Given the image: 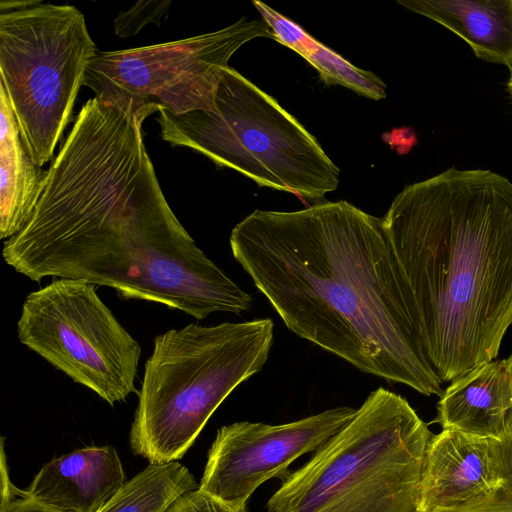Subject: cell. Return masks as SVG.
Here are the masks:
<instances>
[{"label":"cell","instance_id":"6da1fadb","mask_svg":"<svg viewBox=\"0 0 512 512\" xmlns=\"http://www.w3.org/2000/svg\"><path fill=\"white\" fill-rule=\"evenodd\" d=\"M159 111L86 101L3 258L32 281L84 280L197 320L246 312L253 297L196 245L163 194L142 131Z\"/></svg>","mask_w":512,"mask_h":512},{"label":"cell","instance_id":"7a4b0ae2","mask_svg":"<svg viewBox=\"0 0 512 512\" xmlns=\"http://www.w3.org/2000/svg\"><path fill=\"white\" fill-rule=\"evenodd\" d=\"M229 244L292 333L363 373L443 394L382 218L345 200L256 209L234 226Z\"/></svg>","mask_w":512,"mask_h":512},{"label":"cell","instance_id":"3957f363","mask_svg":"<svg viewBox=\"0 0 512 512\" xmlns=\"http://www.w3.org/2000/svg\"><path fill=\"white\" fill-rule=\"evenodd\" d=\"M382 222L442 383L497 357L512 325V182L452 167L406 186Z\"/></svg>","mask_w":512,"mask_h":512},{"label":"cell","instance_id":"277c9868","mask_svg":"<svg viewBox=\"0 0 512 512\" xmlns=\"http://www.w3.org/2000/svg\"><path fill=\"white\" fill-rule=\"evenodd\" d=\"M273 339L270 318L190 323L156 336L137 393L133 453L149 463L181 459L230 393L263 369Z\"/></svg>","mask_w":512,"mask_h":512},{"label":"cell","instance_id":"5b68a950","mask_svg":"<svg viewBox=\"0 0 512 512\" xmlns=\"http://www.w3.org/2000/svg\"><path fill=\"white\" fill-rule=\"evenodd\" d=\"M432 437L405 398L379 387L283 479L266 512H416Z\"/></svg>","mask_w":512,"mask_h":512},{"label":"cell","instance_id":"8992f818","mask_svg":"<svg viewBox=\"0 0 512 512\" xmlns=\"http://www.w3.org/2000/svg\"><path fill=\"white\" fill-rule=\"evenodd\" d=\"M158 114L162 140L193 149L259 186L316 201L339 185L340 169L317 139L230 66L223 70L211 110Z\"/></svg>","mask_w":512,"mask_h":512},{"label":"cell","instance_id":"52a82bcc","mask_svg":"<svg viewBox=\"0 0 512 512\" xmlns=\"http://www.w3.org/2000/svg\"><path fill=\"white\" fill-rule=\"evenodd\" d=\"M98 52L85 17L72 5L41 0L0 3V87L37 166L51 160Z\"/></svg>","mask_w":512,"mask_h":512},{"label":"cell","instance_id":"ba28073f","mask_svg":"<svg viewBox=\"0 0 512 512\" xmlns=\"http://www.w3.org/2000/svg\"><path fill=\"white\" fill-rule=\"evenodd\" d=\"M19 341L109 405L138 393V341L84 280L58 278L29 293L17 322Z\"/></svg>","mask_w":512,"mask_h":512},{"label":"cell","instance_id":"9c48e42d","mask_svg":"<svg viewBox=\"0 0 512 512\" xmlns=\"http://www.w3.org/2000/svg\"><path fill=\"white\" fill-rule=\"evenodd\" d=\"M274 35L262 19L240 20L217 31L144 47L99 51L84 86L111 104L153 105L174 115L211 110L232 55L245 43Z\"/></svg>","mask_w":512,"mask_h":512},{"label":"cell","instance_id":"30bf717a","mask_svg":"<svg viewBox=\"0 0 512 512\" xmlns=\"http://www.w3.org/2000/svg\"><path fill=\"white\" fill-rule=\"evenodd\" d=\"M341 406L282 424L240 421L218 429L199 488L237 509L263 483L285 479L289 466L315 452L356 413Z\"/></svg>","mask_w":512,"mask_h":512},{"label":"cell","instance_id":"8fae6325","mask_svg":"<svg viewBox=\"0 0 512 512\" xmlns=\"http://www.w3.org/2000/svg\"><path fill=\"white\" fill-rule=\"evenodd\" d=\"M500 486L491 439L443 429L426 450L416 512L452 508Z\"/></svg>","mask_w":512,"mask_h":512},{"label":"cell","instance_id":"7c38bea8","mask_svg":"<svg viewBox=\"0 0 512 512\" xmlns=\"http://www.w3.org/2000/svg\"><path fill=\"white\" fill-rule=\"evenodd\" d=\"M125 482L115 448L91 446L44 464L27 491L58 512H98Z\"/></svg>","mask_w":512,"mask_h":512},{"label":"cell","instance_id":"4fadbf2b","mask_svg":"<svg viewBox=\"0 0 512 512\" xmlns=\"http://www.w3.org/2000/svg\"><path fill=\"white\" fill-rule=\"evenodd\" d=\"M512 408V354L484 363L451 382L437 404L443 429L500 440Z\"/></svg>","mask_w":512,"mask_h":512},{"label":"cell","instance_id":"5bb4252c","mask_svg":"<svg viewBox=\"0 0 512 512\" xmlns=\"http://www.w3.org/2000/svg\"><path fill=\"white\" fill-rule=\"evenodd\" d=\"M466 41L476 57L512 67V0H397Z\"/></svg>","mask_w":512,"mask_h":512},{"label":"cell","instance_id":"9a60e30c","mask_svg":"<svg viewBox=\"0 0 512 512\" xmlns=\"http://www.w3.org/2000/svg\"><path fill=\"white\" fill-rule=\"evenodd\" d=\"M45 172L31 158L8 97L0 87V237L25 226L37 204Z\"/></svg>","mask_w":512,"mask_h":512},{"label":"cell","instance_id":"2e32d148","mask_svg":"<svg viewBox=\"0 0 512 512\" xmlns=\"http://www.w3.org/2000/svg\"><path fill=\"white\" fill-rule=\"evenodd\" d=\"M252 3L272 30L274 40L306 59L326 85H341L373 100L386 97L387 86L376 74L351 64L265 3L259 0Z\"/></svg>","mask_w":512,"mask_h":512},{"label":"cell","instance_id":"e0dca14e","mask_svg":"<svg viewBox=\"0 0 512 512\" xmlns=\"http://www.w3.org/2000/svg\"><path fill=\"white\" fill-rule=\"evenodd\" d=\"M197 488L194 476L179 462L149 463L98 512H166L179 496Z\"/></svg>","mask_w":512,"mask_h":512},{"label":"cell","instance_id":"ac0fdd59","mask_svg":"<svg viewBox=\"0 0 512 512\" xmlns=\"http://www.w3.org/2000/svg\"><path fill=\"white\" fill-rule=\"evenodd\" d=\"M170 0H140L114 19V32L121 38L136 35L147 24L160 26L168 18Z\"/></svg>","mask_w":512,"mask_h":512},{"label":"cell","instance_id":"d6986e66","mask_svg":"<svg viewBox=\"0 0 512 512\" xmlns=\"http://www.w3.org/2000/svg\"><path fill=\"white\" fill-rule=\"evenodd\" d=\"M0 512H58L38 502L27 490H21L13 485L9 478L3 441L1 446Z\"/></svg>","mask_w":512,"mask_h":512},{"label":"cell","instance_id":"ffe728a7","mask_svg":"<svg viewBox=\"0 0 512 512\" xmlns=\"http://www.w3.org/2000/svg\"><path fill=\"white\" fill-rule=\"evenodd\" d=\"M166 512H246V509L234 508L197 488L179 496Z\"/></svg>","mask_w":512,"mask_h":512},{"label":"cell","instance_id":"44dd1931","mask_svg":"<svg viewBox=\"0 0 512 512\" xmlns=\"http://www.w3.org/2000/svg\"><path fill=\"white\" fill-rule=\"evenodd\" d=\"M437 512H512V491L500 486L463 504Z\"/></svg>","mask_w":512,"mask_h":512},{"label":"cell","instance_id":"7402d4cb","mask_svg":"<svg viewBox=\"0 0 512 512\" xmlns=\"http://www.w3.org/2000/svg\"><path fill=\"white\" fill-rule=\"evenodd\" d=\"M492 452L502 485L512 491V408L500 440L491 439Z\"/></svg>","mask_w":512,"mask_h":512},{"label":"cell","instance_id":"603a6c76","mask_svg":"<svg viewBox=\"0 0 512 512\" xmlns=\"http://www.w3.org/2000/svg\"><path fill=\"white\" fill-rule=\"evenodd\" d=\"M507 90L509 92V95L512 99V67H510V75L507 81Z\"/></svg>","mask_w":512,"mask_h":512}]
</instances>
